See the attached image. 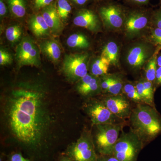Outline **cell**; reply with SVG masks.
I'll return each mask as SVG.
<instances>
[{
  "mask_svg": "<svg viewBox=\"0 0 161 161\" xmlns=\"http://www.w3.org/2000/svg\"><path fill=\"white\" fill-rule=\"evenodd\" d=\"M152 12L142 9H135L126 14L124 26L126 34L132 37L138 34L150 22Z\"/></svg>",
  "mask_w": 161,
  "mask_h": 161,
  "instance_id": "cell-8",
  "label": "cell"
},
{
  "mask_svg": "<svg viewBox=\"0 0 161 161\" xmlns=\"http://www.w3.org/2000/svg\"><path fill=\"white\" fill-rule=\"evenodd\" d=\"M148 40L153 46L161 47V29L152 27L148 35Z\"/></svg>",
  "mask_w": 161,
  "mask_h": 161,
  "instance_id": "cell-25",
  "label": "cell"
},
{
  "mask_svg": "<svg viewBox=\"0 0 161 161\" xmlns=\"http://www.w3.org/2000/svg\"><path fill=\"white\" fill-rule=\"evenodd\" d=\"M157 64L158 67H161V53H159L158 55Z\"/></svg>",
  "mask_w": 161,
  "mask_h": 161,
  "instance_id": "cell-40",
  "label": "cell"
},
{
  "mask_svg": "<svg viewBox=\"0 0 161 161\" xmlns=\"http://www.w3.org/2000/svg\"><path fill=\"white\" fill-rule=\"evenodd\" d=\"M57 11L61 20H66L72 10V7L67 0H58Z\"/></svg>",
  "mask_w": 161,
  "mask_h": 161,
  "instance_id": "cell-24",
  "label": "cell"
},
{
  "mask_svg": "<svg viewBox=\"0 0 161 161\" xmlns=\"http://www.w3.org/2000/svg\"><path fill=\"white\" fill-rule=\"evenodd\" d=\"M96 76L89 74L79 80L77 91L84 96L92 95L98 92L101 87V83Z\"/></svg>",
  "mask_w": 161,
  "mask_h": 161,
  "instance_id": "cell-15",
  "label": "cell"
},
{
  "mask_svg": "<svg viewBox=\"0 0 161 161\" xmlns=\"http://www.w3.org/2000/svg\"><path fill=\"white\" fill-rule=\"evenodd\" d=\"M67 44L72 48H86L90 46V42L84 35L80 33L74 34L67 40Z\"/></svg>",
  "mask_w": 161,
  "mask_h": 161,
  "instance_id": "cell-21",
  "label": "cell"
},
{
  "mask_svg": "<svg viewBox=\"0 0 161 161\" xmlns=\"http://www.w3.org/2000/svg\"><path fill=\"white\" fill-rule=\"evenodd\" d=\"M156 48L151 44L149 45L141 43L134 45L127 53V63L133 68H140L152 57Z\"/></svg>",
  "mask_w": 161,
  "mask_h": 161,
  "instance_id": "cell-11",
  "label": "cell"
},
{
  "mask_svg": "<svg viewBox=\"0 0 161 161\" xmlns=\"http://www.w3.org/2000/svg\"><path fill=\"white\" fill-rule=\"evenodd\" d=\"M126 14L125 9L117 4H108L99 9V16L103 23L112 29H119L123 26Z\"/></svg>",
  "mask_w": 161,
  "mask_h": 161,
  "instance_id": "cell-9",
  "label": "cell"
},
{
  "mask_svg": "<svg viewBox=\"0 0 161 161\" xmlns=\"http://www.w3.org/2000/svg\"><path fill=\"white\" fill-rule=\"evenodd\" d=\"M113 78V77H108L105 78L101 83V87L104 90L108 91L112 83Z\"/></svg>",
  "mask_w": 161,
  "mask_h": 161,
  "instance_id": "cell-33",
  "label": "cell"
},
{
  "mask_svg": "<svg viewBox=\"0 0 161 161\" xmlns=\"http://www.w3.org/2000/svg\"><path fill=\"white\" fill-rule=\"evenodd\" d=\"M54 0H35V7L36 9L45 8L51 5Z\"/></svg>",
  "mask_w": 161,
  "mask_h": 161,
  "instance_id": "cell-32",
  "label": "cell"
},
{
  "mask_svg": "<svg viewBox=\"0 0 161 161\" xmlns=\"http://www.w3.org/2000/svg\"><path fill=\"white\" fill-rule=\"evenodd\" d=\"M7 9L5 3L3 0L0 1V15L1 17L4 16L6 14Z\"/></svg>",
  "mask_w": 161,
  "mask_h": 161,
  "instance_id": "cell-38",
  "label": "cell"
},
{
  "mask_svg": "<svg viewBox=\"0 0 161 161\" xmlns=\"http://www.w3.org/2000/svg\"><path fill=\"white\" fill-rule=\"evenodd\" d=\"M16 59L19 67L30 65L38 67L40 64L39 48L31 39L23 38L17 47Z\"/></svg>",
  "mask_w": 161,
  "mask_h": 161,
  "instance_id": "cell-7",
  "label": "cell"
},
{
  "mask_svg": "<svg viewBox=\"0 0 161 161\" xmlns=\"http://www.w3.org/2000/svg\"><path fill=\"white\" fill-rule=\"evenodd\" d=\"M12 58L8 52L3 49L0 50V64L5 65L11 63Z\"/></svg>",
  "mask_w": 161,
  "mask_h": 161,
  "instance_id": "cell-31",
  "label": "cell"
},
{
  "mask_svg": "<svg viewBox=\"0 0 161 161\" xmlns=\"http://www.w3.org/2000/svg\"><path fill=\"white\" fill-rule=\"evenodd\" d=\"M159 5L161 6V0H159Z\"/></svg>",
  "mask_w": 161,
  "mask_h": 161,
  "instance_id": "cell-41",
  "label": "cell"
},
{
  "mask_svg": "<svg viewBox=\"0 0 161 161\" xmlns=\"http://www.w3.org/2000/svg\"><path fill=\"white\" fill-rule=\"evenodd\" d=\"M127 3L134 5L142 6L148 4L151 0H125Z\"/></svg>",
  "mask_w": 161,
  "mask_h": 161,
  "instance_id": "cell-36",
  "label": "cell"
},
{
  "mask_svg": "<svg viewBox=\"0 0 161 161\" xmlns=\"http://www.w3.org/2000/svg\"><path fill=\"white\" fill-rule=\"evenodd\" d=\"M111 64L106 58L101 56L100 58L95 60L92 64L91 72L92 75L96 77L105 75L108 71Z\"/></svg>",
  "mask_w": 161,
  "mask_h": 161,
  "instance_id": "cell-20",
  "label": "cell"
},
{
  "mask_svg": "<svg viewBox=\"0 0 161 161\" xmlns=\"http://www.w3.org/2000/svg\"><path fill=\"white\" fill-rule=\"evenodd\" d=\"M150 23L152 27L161 29V6L158 9L152 11Z\"/></svg>",
  "mask_w": 161,
  "mask_h": 161,
  "instance_id": "cell-30",
  "label": "cell"
},
{
  "mask_svg": "<svg viewBox=\"0 0 161 161\" xmlns=\"http://www.w3.org/2000/svg\"><path fill=\"white\" fill-rule=\"evenodd\" d=\"M143 147L142 141L135 132L123 133L113 148L112 155L119 161H137Z\"/></svg>",
  "mask_w": 161,
  "mask_h": 161,
  "instance_id": "cell-3",
  "label": "cell"
},
{
  "mask_svg": "<svg viewBox=\"0 0 161 161\" xmlns=\"http://www.w3.org/2000/svg\"><path fill=\"white\" fill-rule=\"evenodd\" d=\"M75 3L79 5H85L88 1V0H72Z\"/></svg>",
  "mask_w": 161,
  "mask_h": 161,
  "instance_id": "cell-39",
  "label": "cell"
},
{
  "mask_svg": "<svg viewBox=\"0 0 161 161\" xmlns=\"http://www.w3.org/2000/svg\"><path fill=\"white\" fill-rule=\"evenodd\" d=\"M86 111L90 116L93 125L114 123L116 118L103 103L92 101L86 106Z\"/></svg>",
  "mask_w": 161,
  "mask_h": 161,
  "instance_id": "cell-10",
  "label": "cell"
},
{
  "mask_svg": "<svg viewBox=\"0 0 161 161\" xmlns=\"http://www.w3.org/2000/svg\"><path fill=\"white\" fill-rule=\"evenodd\" d=\"M73 22L76 26L86 28L92 31H97L100 28V22L98 16L90 9L80 10Z\"/></svg>",
  "mask_w": 161,
  "mask_h": 161,
  "instance_id": "cell-13",
  "label": "cell"
},
{
  "mask_svg": "<svg viewBox=\"0 0 161 161\" xmlns=\"http://www.w3.org/2000/svg\"><path fill=\"white\" fill-rule=\"evenodd\" d=\"M74 161H97L94 139L89 132H84L76 142L68 145L62 151Z\"/></svg>",
  "mask_w": 161,
  "mask_h": 161,
  "instance_id": "cell-5",
  "label": "cell"
},
{
  "mask_svg": "<svg viewBox=\"0 0 161 161\" xmlns=\"http://www.w3.org/2000/svg\"><path fill=\"white\" fill-rule=\"evenodd\" d=\"M11 13L18 18H22L26 12L25 0H7Z\"/></svg>",
  "mask_w": 161,
  "mask_h": 161,
  "instance_id": "cell-22",
  "label": "cell"
},
{
  "mask_svg": "<svg viewBox=\"0 0 161 161\" xmlns=\"http://www.w3.org/2000/svg\"><path fill=\"white\" fill-rule=\"evenodd\" d=\"M123 90L128 98L135 101H142L136 86H134L131 84H127L124 86Z\"/></svg>",
  "mask_w": 161,
  "mask_h": 161,
  "instance_id": "cell-27",
  "label": "cell"
},
{
  "mask_svg": "<svg viewBox=\"0 0 161 161\" xmlns=\"http://www.w3.org/2000/svg\"><path fill=\"white\" fill-rule=\"evenodd\" d=\"M42 15L51 31L58 32L63 28L62 20L58 14L57 7L54 4L52 3L43 8Z\"/></svg>",
  "mask_w": 161,
  "mask_h": 161,
  "instance_id": "cell-14",
  "label": "cell"
},
{
  "mask_svg": "<svg viewBox=\"0 0 161 161\" xmlns=\"http://www.w3.org/2000/svg\"><path fill=\"white\" fill-rule=\"evenodd\" d=\"M136 87L142 100L148 104L152 105L153 103V95H151L145 88L142 82H139L136 86Z\"/></svg>",
  "mask_w": 161,
  "mask_h": 161,
  "instance_id": "cell-26",
  "label": "cell"
},
{
  "mask_svg": "<svg viewBox=\"0 0 161 161\" xmlns=\"http://www.w3.org/2000/svg\"><path fill=\"white\" fill-rule=\"evenodd\" d=\"M53 161H74L65 155L63 152L59 153L56 156Z\"/></svg>",
  "mask_w": 161,
  "mask_h": 161,
  "instance_id": "cell-35",
  "label": "cell"
},
{
  "mask_svg": "<svg viewBox=\"0 0 161 161\" xmlns=\"http://www.w3.org/2000/svg\"><path fill=\"white\" fill-rule=\"evenodd\" d=\"M88 58V55L86 53L71 54L65 56L62 70L66 78L72 81H76L87 75Z\"/></svg>",
  "mask_w": 161,
  "mask_h": 161,
  "instance_id": "cell-6",
  "label": "cell"
},
{
  "mask_svg": "<svg viewBox=\"0 0 161 161\" xmlns=\"http://www.w3.org/2000/svg\"><path fill=\"white\" fill-rule=\"evenodd\" d=\"M22 30L21 26L16 25L9 26L6 32V37L9 42L14 43L19 40L22 36Z\"/></svg>",
  "mask_w": 161,
  "mask_h": 161,
  "instance_id": "cell-23",
  "label": "cell"
},
{
  "mask_svg": "<svg viewBox=\"0 0 161 161\" xmlns=\"http://www.w3.org/2000/svg\"><path fill=\"white\" fill-rule=\"evenodd\" d=\"M40 48L43 53L53 62H58L61 56V49L58 42L53 40L43 41L40 44Z\"/></svg>",
  "mask_w": 161,
  "mask_h": 161,
  "instance_id": "cell-17",
  "label": "cell"
},
{
  "mask_svg": "<svg viewBox=\"0 0 161 161\" xmlns=\"http://www.w3.org/2000/svg\"><path fill=\"white\" fill-rule=\"evenodd\" d=\"M101 56L106 58L111 64H117L119 58V47L117 44L113 41L108 42L104 47Z\"/></svg>",
  "mask_w": 161,
  "mask_h": 161,
  "instance_id": "cell-19",
  "label": "cell"
},
{
  "mask_svg": "<svg viewBox=\"0 0 161 161\" xmlns=\"http://www.w3.org/2000/svg\"><path fill=\"white\" fill-rule=\"evenodd\" d=\"M97 161H119L112 155H103L98 154Z\"/></svg>",
  "mask_w": 161,
  "mask_h": 161,
  "instance_id": "cell-34",
  "label": "cell"
},
{
  "mask_svg": "<svg viewBox=\"0 0 161 161\" xmlns=\"http://www.w3.org/2000/svg\"><path fill=\"white\" fill-rule=\"evenodd\" d=\"M29 25L31 30L36 37L49 36L51 30L42 15H35L30 19Z\"/></svg>",
  "mask_w": 161,
  "mask_h": 161,
  "instance_id": "cell-16",
  "label": "cell"
},
{
  "mask_svg": "<svg viewBox=\"0 0 161 161\" xmlns=\"http://www.w3.org/2000/svg\"><path fill=\"white\" fill-rule=\"evenodd\" d=\"M155 81L157 85L161 86V67H158Z\"/></svg>",
  "mask_w": 161,
  "mask_h": 161,
  "instance_id": "cell-37",
  "label": "cell"
},
{
  "mask_svg": "<svg viewBox=\"0 0 161 161\" xmlns=\"http://www.w3.org/2000/svg\"><path fill=\"white\" fill-rule=\"evenodd\" d=\"M95 126L96 133L93 139L96 152L99 155H112L113 148L119 138L120 125L112 123Z\"/></svg>",
  "mask_w": 161,
  "mask_h": 161,
  "instance_id": "cell-4",
  "label": "cell"
},
{
  "mask_svg": "<svg viewBox=\"0 0 161 161\" xmlns=\"http://www.w3.org/2000/svg\"><path fill=\"white\" fill-rule=\"evenodd\" d=\"M53 100L38 87L13 90L3 100V118L11 136L8 142L31 161H53L61 139L56 132L59 114Z\"/></svg>",
  "mask_w": 161,
  "mask_h": 161,
  "instance_id": "cell-1",
  "label": "cell"
},
{
  "mask_svg": "<svg viewBox=\"0 0 161 161\" xmlns=\"http://www.w3.org/2000/svg\"><path fill=\"white\" fill-rule=\"evenodd\" d=\"M122 88V82L120 78L113 77L111 86L107 91L113 95H117L120 93Z\"/></svg>",
  "mask_w": 161,
  "mask_h": 161,
  "instance_id": "cell-29",
  "label": "cell"
},
{
  "mask_svg": "<svg viewBox=\"0 0 161 161\" xmlns=\"http://www.w3.org/2000/svg\"><path fill=\"white\" fill-rule=\"evenodd\" d=\"M161 47H157L156 49L150 59L147 61V66L146 67V76L147 80L153 82L155 81L156 75L157 70L158 69L157 57Z\"/></svg>",
  "mask_w": 161,
  "mask_h": 161,
  "instance_id": "cell-18",
  "label": "cell"
},
{
  "mask_svg": "<svg viewBox=\"0 0 161 161\" xmlns=\"http://www.w3.org/2000/svg\"><path fill=\"white\" fill-rule=\"evenodd\" d=\"M4 161H31L26 158L21 151L19 150H12L11 152L6 154Z\"/></svg>",
  "mask_w": 161,
  "mask_h": 161,
  "instance_id": "cell-28",
  "label": "cell"
},
{
  "mask_svg": "<svg viewBox=\"0 0 161 161\" xmlns=\"http://www.w3.org/2000/svg\"><path fill=\"white\" fill-rule=\"evenodd\" d=\"M131 121L142 140H149L161 132V118L156 111L148 106H137L132 112Z\"/></svg>",
  "mask_w": 161,
  "mask_h": 161,
  "instance_id": "cell-2",
  "label": "cell"
},
{
  "mask_svg": "<svg viewBox=\"0 0 161 161\" xmlns=\"http://www.w3.org/2000/svg\"><path fill=\"white\" fill-rule=\"evenodd\" d=\"M103 103L116 117L125 118L131 113L130 103L126 98L120 95H113L106 98Z\"/></svg>",
  "mask_w": 161,
  "mask_h": 161,
  "instance_id": "cell-12",
  "label": "cell"
}]
</instances>
